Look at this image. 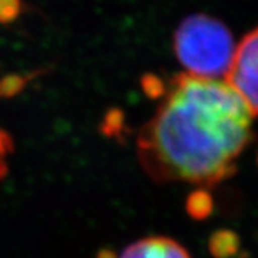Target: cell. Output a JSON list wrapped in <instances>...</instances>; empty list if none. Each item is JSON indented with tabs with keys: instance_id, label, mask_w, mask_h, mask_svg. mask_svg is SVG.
I'll return each mask as SVG.
<instances>
[{
	"instance_id": "6da1fadb",
	"label": "cell",
	"mask_w": 258,
	"mask_h": 258,
	"mask_svg": "<svg viewBox=\"0 0 258 258\" xmlns=\"http://www.w3.org/2000/svg\"><path fill=\"white\" fill-rule=\"evenodd\" d=\"M252 115L228 83L175 75L138 135L144 171L157 182L212 188L235 172L251 138Z\"/></svg>"
},
{
	"instance_id": "7a4b0ae2",
	"label": "cell",
	"mask_w": 258,
	"mask_h": 258,
	"mask_svg": "<svg viewBox=\"0 0 258 258\" xmlns=\"http://www.w3.org/2000/svg\"><path fill=\"white\" fill-rule=\"evenodd\" d=\"M235 47L230 29L204 13L185 18L174 35V50L185 74L198 78L225 76Z\"/></svg>"
},
{
	"instance_id": "3957f363",
	"label": "cell",
	"mask_w": 258,
	"mask_h": 258,
	"mask_svg": "<svg viewBox=\"0 0 258 258\" xmlns=\"http://www.w3.org/2000/svg\"><path fill=\"white\" fill-rule=\"evenodd\" d=\"M225 82L240 96L252 116H258V26L235 47Z\"/></svg>"
},
{
	"instance_id": "277c9868",
	"label": "cell",
	"mask_w": 258,
	"mask_h": 258,
	"mask_svg": "<svg viewBox=\"0 0 258 258\" xmlns=\"http://www.w3.org/2000/svg\"><path fill=\"white\" fill-rule=\"evenodd\" d=\"M119 258H191V255L172 238L147 237L126 247Z\"/></svg>"
},
{
	"instance_id": "5b68a950",
	"label": "cell",
	"mask_w": 258,
	"mask_h": 258,
	"mask_svg": "<svg viewBox=\"0 0 258 258\" xmlns=\"http://www.w3.org/2000/svg\"><path fill=\"white\" fill-rule=\"evenodd\" d=\"M240 248V240L230 230L217 231L210 240V251L215 258L234 257Z\"/></svg>"
},
{
	"instance_id": "8992f818",
	"label": "cell",
	"mask_w": 258,
	"mask_h": 258,
	"mask_svg": "<svg viewBox=\"0 0 258 258\" xmlns=\"http://www.w3.org/2000/svg\"><path fill=\"white\" fill-rule=\"evenodd\" d=\"M212 197L205 189L194 191L186 200V211L195 220H204L212 212Z\"/></svg>"
},
{
	"instance_id": "52a82bcc",
	"label": "cell",
	"mask_w": 258,
	"mask_h": 258,
	"mask_svg": "<svg viewBox=\"0 0 258 258\" xmlns=\"http://www.w3.org/2000/svg\"><path fill=\"white\" fill-rule=\"evenodd\" d=\"M22 12V0H0V23H12Z\"/></svg>"
},
{
	"instance_id": "ba28073f",
	"label": "cell",
	"mask_w": 258,
	"mask_h": 258,
	"mask_svg": "<svg viewBox=\"0 0 258 258\" xmlns=\"http://www.w3.org/2000/svg\"><path fill=\"white\" fill-rule=\"evenodd\" d=\"M142 88L144 92L151 98H159L164 96L166 89V85L155 75H145L142 78Z\"/></svg>"
},
{
	"instance_id": "9c48e42d",
	"label": "cell",
	"mask_w": 258,
	"mask_h": 258,
	"mask_svg": "<svg viewBox=\"0 0 258 258\" xmlns=\"http://www.w3.org/2000/svg\"><path fill=\"white\" fill-rule=\"evenodd\" d=\"M26 83V79L18 76V75H10L8 78L0 79V95L2 96H10L18 93Z\"/></svg>"
},
{
	"instance_id": "30bf717a",
	"label": "cell",
	"mask_w": 258,
	"mask_h": 258,
	"mask_svg": "<svg viewBox=\"0 0 258 258\" xmlns=\"http://www.w3.org/2000/svg\"><path fill=\"white\" fill-rule=\"evenodd\" d=\"M12 148L13 144L10 137L3 129H0V178L5 176L8 171V157L12 152Z\"/></svg>"
}]
</instances>
